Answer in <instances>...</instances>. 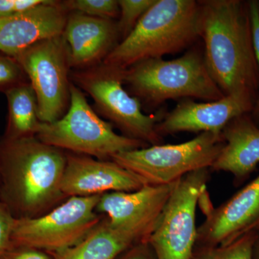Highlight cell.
<instances>
[{
	"label": "cell",
	"instance_id": "obj_1",
	"mask_svg": "<svg viewBox=\"0 0 259 259\" xmlns=\"http://www.w3.org/2000/svg\"><path fill=\"white\" fill-rule=\"evenodd\" d=\"M199 37L206 66L224 96L253 110L259 97V68L249 3L241 0L199 1Z\"/></svg>",
	"mask_w": 259,
	"mask_h": 259
},
{
	"label": "cell",
	"instance_id": "obj_2",
	"mask_svg": "<svg viewBox=\"0 0 259 259\" xmlns=\"http://www.w3.org/2000/svg\"><path fill=\"white\" fill-rule=\"evenodd\" d=\"M199 3L156 0L103 64L126 69L148 59L188 49L199 37Z\"/></svg>",
	"mask_w": 259,
	"mask_h": 259
},
{
	"label": "cell",
	"instance_id": "obj_3",
	"mask_svg": "<svg viewBox=\"0 0 259 259\" xmlns=\"http://www.w3.org/2000/svg\"><path fill=\"white\" fill-rule=\"evenodd\" d=\"M124 86L148 108L168 100H221L224 95L209 74L204 53L192 49L172 60L148 59L124 70Z\"/></svg>",
	"mask_w": 259,
	"mask_h": 259
},
{
	"label": "cell",
	"instance_id": "obj_4",
	"mask_svg": "<svg viewBox=\"0 0 259 259\" xmlns=\"http://www.w3.org/2000/svg\"><path fill=\"white\" fill-rule=\"evenodd\" d=\"M67 156L35 136L4 139L0 143V168L9 190L25 212L44 208L63 195L61 183Z\"/></svg>",
	"mask_w": 259,
	"mask_h": 259
},
{
	"label": "cell",
	"instance_id": "obj_5",
	"mask_svg": "<svg viewBox=\"0 0 259 259\" xmlns=\"http://www.w3.org/2000/svg\"><path fill=\"white\" fill-rule=\"evenodd\" d=\"M35 137L53 147L99 160L111 159L117 153L148 146L139 140L116 134L111 123L97 115L82 90L72 82L67 112L55 122H40Z\"/></svg>",
	"mask_w": 259,
	"mask_h": 259
},
{
	"label": "cell",
	"instance_id": "obj_6",
	"mask_svg": "<svg viewBox=\"0 0 259 259\" xmlns=\"http://www.w3.org/2000/svg\"><path fill=\"white\" fill-rule=\"evenodd\" d=\"M224 145L221 132L202 133L187 142L148 146L117 153L111 160L145 185H168L192 172L210 168Z\"/></svg>",
	"mask_w": 259,
	"mask_h": 259
},
{
	"label": "cell",
	"instance_id": "obj_7",
	"mask_svg": "<svg viewBox=\"0 0 259 259\" xmlns=\"http://www.w3.org/2000/svg\"><path fill=\"white\" fill-rule=\"evenodd\" d=\"M124 70L102 63L93 67L75 70L71 80L93 99L95 111L112 122L131 139L148 146L160 145L163 137L156 131L161 115H146L138 99L124 86Z\"/></svg>",
	"mask_w": 259,
	"mask_h": 259
},
{
	"label": "cell",
	"instance_id": "obj_8",
	"mask_svg": "<svg viewBox=\"0 0 259 259\" xmlns=\"http://www.w3.org/2000/svg\"><path fill=\"white\" fill-rule=\"evenodd\" d=\"M102 195L71 197L41 217L15 218L12 243L54 253L74 246L100 223L96 207Z\"/></svg>",
	"mask_w": 259,
	"mask_h": 259
},
{
	"label": "cell",
	"instance_id": "obj_9",
	"mask_svg": "<svg viewBox=\"0 0 259 259\" xmlns=\"http://www.w3.org/2000/svg\"><path fill=\"white\" fill-rule=\"evenodd\" d=\"M210 168L177 181L147 242L156 259H191L197 237L196 209L207 192Z\"/></svg>",
	"mask_w": 259,
	"mask_h": 259
},
{
	"label": "cell",
	"instance_id": "obj_10",
	"mask_svg": "<svg viewBox=\"0 0 259 259\" xmlns=\"http://www.w3.org/2000/svg\"><path fill=\"white\" fill-rule=\"evenodd\" d=\"M15 58L36 95L40 122L62 117L69 109L71 83L69 50L62 35L38 42Z\"/></svg>",
	"mask_w": 259,
	"mask_h": 259
},
{
	"label": "cell",
	"instance_id": "obj_11",
	"mask_svg": "<svg viewBox=\"0 0 259 259\" xmlns=\"http://www.w3.org/2000/svg\"><path fill=\"white\" fill-rule=\"evenodd\" d=\"M134 174L113 161L80 155L67 156L61 183L63 195L90 197L107 192H134L144 187Z\"/></svg>",
	"mask_w": 259,
	"mask_h": 259
},
{
	"label": "cell",
	"instance_id": "obj_12",
	"mask_svg": "<svg viewBox=\"0 0 259 259\" xmlns=\"http://www.w3.org/2000/svg\"><path fill=\"white\" fill-rule=\"evenodd\" d=\"M69 14L61 1L46 0L28 11L0 19V52L15 57L38 42L62 35Z\"/></svg>",
	"mask_w": 259,
	"mask_h": 259
},
{
	"label": "cell",
	"instance_id": "obj_13",
	"mask_svg": "<svg viewBox=\"0 0 259 259\" xmlns=\"http://www.w3.org/2000/svg\"><path fill=\"white\" fill-rule=\"evenodd\" d=\"M259 217V175L216 208L197 228L195 246L226 244L241 236Z\"/></svg>",
	"mask_w": 259,
	"mask_h": 259
},
{
	"label": "cell",
	"instance_id": "obj_14",
	"mask_svg": "<svg viewBox=\"0 0 259 259\" xmlns=\"http://www.w3.org/2000/svg\"><path fill=\"white\" fill-rule=\"evenodd\" d=\"M71 68L89 69L102 64L118 44L120 38L115 20L69 13L62 33Z\"/></svg>",
	"mask_w": 259,
	"mask_h": 259
},
{
	"label": "cell",
	"instance_id": "obj_15",
	"mask_svg": "<svg viewBox=\"0 0 259 259\" xmlns=\"http://www.w3.org/2000/svg\"><path fill=\"white\" fill-rule=\"evenodd\" d=\"M245 113H251L250 107L234 97L207 102L184 99L158 122L156 131L161 137L180 132L220 133L230 121Z\"/></svg>",
	"mask_w": 259,
	"mask_h": 259
},
{
	"label": "cell",
	"instance_id": "obj_16",
	"mask_svg": "<svg viewBox=\"0 0 259 259\" xmlns=\"http://www.w3.org/2000/svg\"><path fill=\"white\" fill-rule=\"evenodd\" d=\"M158 218L113 226L108 219L99 223L78 244L54 253V259H116L140 242L147 241Z\"/></svg>",
	"mask_w": 259,
	"mask_h": 259
},
{
	"label": "cell",
	"instance_id": "obj_17",
	"mask_svg": "<svg viewBox=\"0 0 259 259\" xmlns=\"http://www.w3.org/2000/svg\"><path fill=\"white\" fill-rule=\"evenodd\" d=\"M221 134L225 145L210 170L231 173L235 185H241L259 163V127L245 113L230 121Z\"/></svg>",
	"mask_w": 259,
	"mask_h": 259
},
{
	"label": "cell",
	"instance_id": "obj_18",
	"mask_svg": "<svg viewBox=\"0 0 259 259\" xmlns=\"http://www.w3.org/2000/svg\"><path fill=\"white\" fill-rule=\"evenodd\" d=\"M176 182L168 185H146L134 192L103 194L96 212L106 214L109 222L117 226L157 218Z\"/></svg>",
	"mask_w": 259,
	"mask_h": 259
},
{
	"label": "cell",
	"instance_id": "obj_19",
	"mask_svg": "<svg viewBox=\"0 0 259 259\" xmlns=\"http://www.w3.org/2000/svg\"><path fill=\"white\" fill-rule=\"evenodd\" d=\"M8 100V126L5 139H18L35 136L40 121L38 102L30 82L5 93Z\"/></svg>",
	"mask_w": 259,
	"mask_h": 259
},
{
	"label": "cell",
	"instance_id": "obj_20",
	"mask_svg": "<svg viewBox=\"0 0 259 259\" xmlns=\"http://www.w3.org/2000/svg\"><path fill=\"white\" fill-rule=\"evenodd\" d=\"M257 231L246 232L226 244L195 246L191 259H254Z\"/></svg>",
	"mask_w": 259,
	"mask_h": 259
},
{
	"label": "cell",
	"instance_id": "obj_21",
	"mask_svg": "<svg viewBox=\"0 0 259 259\" xmlns=\"http://www.w3.org/2000/svg\"><path fill=\"white\" fill-rule=\"evenodd\" d=\"M69 13H79L95 18L115 20L120 8L117 0H66L61 1Z\"/></svg>",
	"mask_w": 259,
	"mask_h": 259
},
{
	"label": "cell",
	"instance_id": "obj_22",
	"mask_svg": "<svg viewBox=\"0 0 259 259\" xmlns=\"http://www.w3.org/2000/svg\"><path fill=\"white\" fill-rule=\"evenodd\" d=\"M156 0H119L120 15L117 21L121 40L132 32L140 19L154 4Z\"/></svg>",
	"mask_w": 259,
	"mask_h": 259
},
{
	"label": "cell",
	"instance_id": "obj_23",
	"mask_svg": "<svg viewBox=\"0 0 259 259\" xmlns=\"http://www.w3.org/2000/svg\"><path fill=\"white\" fill-rule=\"evenodd\" d=\"M28 82V76L16 59L0 52V92L5 93Z\"/></svg>",
	"mask_w": 259,
	"mask_h": 259
},
{
	"label": "cell",
	"instance_id": "obj_24",
	"mask_svg": "<svg viewBox=\"0 0 259 259\" xmlns=\"http://www.w3.org/2000/svg\"><path fill=\"white\" fill-rule=\"evenodd\" d=\"M248 3H249L250 21H251L255 57H256L259 68V1L251 0V1H248ZM250 115L255 123L259 127V97Z\"/></svg>",
	"mask_w": 259,
	"mask_h": 259
},
{
	"label": "cell",
	"instance_id": "obj_25",
	"mask_svg": "<svg viewBox=\"0 0 259 259\" xmlns=\"http://www.w3.org/2000/svg\"><path fill=\"white\" fill-rule=\"evenodd\" d=\"M14 221L9 211L0 204V259H3L9 250Z\"/></svg>",
	"mask_w": 259,
	"mask_h": 259
},
{
	"label": "cell",
	"instance_id": "obj_26",
	"mask_svg": "<svg viewBox=\"0 0 259 259\" xmlns=\"http://www.w3.org/2000/svg\"><path fill=\"white\" fill-rule=\"evenodd\" d=\"M46 0H0V19L28 11Z\"/></svg>",
	"mask_w": 259,
	"mask_h": 259
},
{
	"label": "cell",
	"instance_id": "obj_27",
	"mask_svg": "<svg viewBox=\"0 0 259 259\" xmlns=\"http://www.w3.org/2000/svg\"><path fill=\"white\" fill-rule=\"evenodd\" d=\"M118 259H156L154 252L147 241L140 242L130 248Z\"/></svg>",
	"mask_w": 259,
	"mask_h": 259
},
{
	"label": "cell",
	"instance_id": "obj_28",
	"mask_svg": "<svg viewBox=\"0 0 259 259\" xmlns=\"http://www.w3.org/2000/svg\"><path fill=\"white\" fill-rule=\"evenodd\" d=\"M3 259H54L51 255L44 253L42 250L35 248H23V249L7 253Z\"/></svg>",
	"mask_w": 259,
	"mask_h": 259
},
{
	"label": "cell",
	"instance_id": "obj_29",
	"mask_svg": "<svg viewBox=\"0 0 259 259\" xmlns=\"http://www.w3.org/2000/svg\"><path fill=\"white\" fill-rule=\"evenodd\" d=\"M259 230V217L257 218L256 221H255L254 223H252L251 225L249 227H248V228H247L246 230L244 231V233H246V232L248 231H257ZM243 233H242V234H243ZM241 234V235H242Z\"/></svg>",
	"mask_w": 259,
	"mask_h": 259
},
{
	"label": "cell",
	"instance_id": "obj_30",
	"mask_svg": "<svg viewBox=\"0 0 259 259\" xmlns=\"http://www.w3.org/2000/svg\"><path fill=\"white\" fill-rule=\"evenodd\" d=\"M253 255H254L255 259H259V230L257 231V238L255 243Z\"/></svg>",
	"mask_w": 259,
	"mask_h": 259
}]
</instances>
